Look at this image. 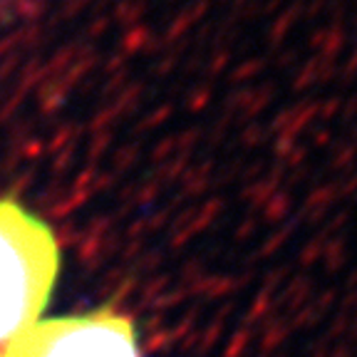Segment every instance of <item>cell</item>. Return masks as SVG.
Instances as JSON below:
<instances>
[{"mask_svg": "<svg viewBox=\"0 0 357 357\" xmlns=\"http://www.w3.org/2000/svg\"><path fill=\"white\" fill-rule=\"evenodd\" d=\"M60 273V245L40 216L0 199V345L22 337L47 307Z\"/></svg>", "mask_w": 357, "mask_h": 357, "instance_id": "obj_1", "label": "cell"}, {"mask_svg": "<svg viewBox=\"0 0 357 357\" xmlns=\"http://www.w3.org/2000/svg\"><path fill=\"white\" fill-rule=\"evenodd\" d=\"M3 357H142L134 323L109 307L35 323Z\"/></svg>", "mask_w": 357, "mask_h": 357, "instance_id": "obj_2", "label": "cell"}, {"mask_svg": "<svg viewBox=\"0 0 357 357\" xmlns=\"http://www.w3.org/2000/svg\"><path fill=\"white\" fill-rule=\"evenodd\" d=\"M0 357H3V355H0Z\"/></svg>", "mask_w": 357, "mask_h": 357, "instance_id": "obj_3", "label": "cell"}]
</instances>
